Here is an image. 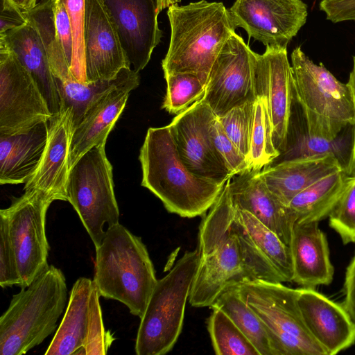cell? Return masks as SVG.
<instances>
[{"label": "cell", "mask_w": 355, "mask_h": 355, "mask_svg": "<svg viewBox=\"0 0 355 355\" xmlns=\"http://www.w3.org/2000/svg\"><path fill=\"white\" fill-rule=\"evenodd\" d=\"M141 186L166 209L184 218L204 215L217 200L225 182L199 177L182 161L168 126L148 128L139 156Z\"/></svg>", "instance_id": "cell-1"}, {"label": "cell", "mask_w": 355, "mask_h": 355, "mask_svg": "<svg viewBox=\"0 0 355 355\" xmlns=\"http://www.w3.org/2000/svg\"><path fill=\"white\" fill-rule=\"evenodd\" d=\"M167 15L171 40L162 62L164 76L189 72L207 81L218 55L235 33L229 10L222 2L200 0L171 5Z\"/></svg>", "instance_id": "cell-2"}, {"label": "cell", "mask_w": 355, "mask_h": 355, "mask_svg": "<svg viewBox=\"0 0 355 355\" xmlns=\"http://www.w3.org/2000/svg\"><path fill=\"white\" fill-rule=\"evenodd\" d=\"M95 249L93 282L100 295L123 303L141 318L157 282L141 237L118 223L106 228Z\"/></svg>", "instance_id": "cell-3"}, {"label": "cell", "mask_w": 355, "mask_h": 355, "mask_svg": "<svg viewBox=\"0 0 355 355\" xmlns=\"http://www.w3.org/2000/svg\"><path fill=\"white\" fill-rule=\"evenodd\" d=\"M230 182L200 225L199 263L189 297L194 307L211 306L227 286L250 279L238 238L230 227Z\"/></svg>", "instance_id": "cell-4"}, {"label": "cell", "mask_w": 355, "mask_h": 355, "mask_svg": "<svg viewBox=\"0 0 355 355\" xmlns=\"http://www.w3.org/2000/svg\"><path fill=\"white\" fill-rule=\"evenodd\" d=\"M67 300L63 272L53 265L14 295L0 317V354L22 355L57 328Z\"/></svg>", "instance_id": "cell-5"}, {"label": "cell", "mask_w": 355, "mask_h": 355, "mask_svg": "<svg viewBox=\"0 0 355 355\" xmlns=\"http://www.w3.org/2000/svg\"><path fill=\"white\" fill-rule=\"evenodd\" d=\"M198 248L187 251L157 284L140 318L136 343L137 355L169 352L182 331L186 303L199 263Z\"/></svg>", "instance_id": "cell-6"}, {"label": "cell", "mask_w": 355, "mask_h": 355, "mask_svg": "<svg viewBox=\"0 0 355 355\" xmlns=\"http://www.w3.org/2000/svg\"><path fill=\"white\" fill-rule=\"evenodd\" d=\"M234 285L262 321L273 355H327L304 323L297 304L300 288L261 279Z\"/></svg>", "instance_id": "cell-7"}, {"label": "cell", "mask_w": 355, "mask_h": 355, "mask_svg": "<svg viewBox=\"0 0 355 355\" xmlns=\"http://www.w3.org/2000/svg\"><path fill=\"white\" fill-rule=\"evenodd\" d=\"M105 145L92 148L69 170L67 201L78 214L95 248L107 227L119 223V209L114 191L112 166Z\"/></svg>", "instance_id": "cell-8"}, {"label": "cell", "mask_w": 355, "mask_h": 355, "mask_svg": "<svg viewBox=\"0 0 355 355\" xmlns=\"http://www.w3.org/2000/svg\"><path fill=\"white\" fill-rule=\"evenodd\" d=\"M324 155H332L347 175H355V122L332 119L308 110L293 86L285 148L272 164Z\"/></svg>", "instance_id": "cell-9"}, {"label": "cell", "mask_w": 355, "mask_h": 355, "mask_svg": "<svg viewBox=\"0 0 355 355\" xmlns=\"http://www.w3.org/2000/svg\"><path fill=\"white\" fill-rule=\"evenodd\" d=\"M52 202L37 191H24L8 208L0 210L8 223L21 288L28 286L49 266L46 215Z\"/></svg>", "instance_id": "cell-10"}, {"label": "cell", "mask_w": 355, "mask_h": 355, "mask_svg": "<svg viewBox=\"0 0 355 355\" xmlns=\"http://www.w3.org/2000/svg\"><path fill=\"white\" fill-rule=\"evenodd\" d=\"M255 52L234 33L214 62L204 101L216 117L257 97Z\"/></svg>", "instance_id": "cell-11"}, {"label": "cell", "mask_w": 355, "mask_h": 355, "mask_svg": "<svg viewBox=\"0 0 355 355\" xmlns=\"http://www.w3.org/2000/svg\"><path fill=\"white\" fill-rule=\"evenodd\" d=\"M52 116L31 73L0 40V135L26 130Z\"/></svg>", "instance_id": "cell-12"}, {"label": "cell", "mask_w": 355, "mask_h": 355, "mask_svg": "<svg viewBox=\"0 0 355 355\" xmlns=\"http://www.w3.org/2000/svg\"><path fill=\"white\" fill-rule=\"evenodd\" d=\"M230 227L236 235L250 279L291 282L290 246L248 211L233 204Z\"/></svg>", "instance_id": "cell-13"}, {"label": "cell", "mask_w": 355, "mask_h": 355, "mask_svg": "<svg viewBox=\"0 0 355 355\" xmlns=\"http://www.w3.org/2000/svg\"><path fill=\"white\" fill-rule=\"evenodd\" d=\"M216 116L202 97L178 114L168 125L178 154L196 175L218 182L232 178L213 142L211 128Z\"/></svg>", "instance_id": "cell-14"}, {"label": "cell", "mask_w": 355, "mask_h": 355, "mask_svg": "<svg viewBox=\"0 0 355 355\" xmlns=\"http://www.w3.org/2000/svg\"><path fill=\"white\" fill-rule=\"evenodd\" d=\"M236 27L266 46L286 48L305 24L307 6L302 0H236L228 9Z\"/></svg>", "instance_id": "cell-15"}, {"label": "cell", "mask_w": 355, "mask_h": 355, "mask_svg": "<svg viewBox=\"0 0 355 355\" xmlns=\"http://www.w3.org/2000/svg\"><path fill=\"white\" fill-rule=\"evenodd\" d=\"M294 92L308 110L338 121L355 122L351 90L320 63L315 64L296 47L291 53Z\"/></svg>", "instance_id": "cell-16"}, {"label": "cell", "mask_w": 355, "mask_h": 355, "mask_svg": "<svg viewBox=\"0 0 355 355\" xmlns=\"http://www.w3.org/2000/svg\"><path fill=\"white\" fill-rule=\"evenodd\" d=\"M132 69L139 73L163 36L157 0H103Z\"/></svg>", "instance_id": "cell-17"}, {"label": "cell", "mask_w": 355, "mask_h": 355, "mask_svg": "<svg viewBox=\"0 0 355 355\" xmlns=\"http://www.w3.org/2000/svg\"><path fill=\"white\" fill-rule=\"evenodd\" d=\"M86 82L111 80L130 63L103 0H85Z\"/></svg>", "instance_id": "cell-18"}, {"label": "cell", "mask_w": 355, "mask_h": 355, "mask_svg": "<svg viewBox=\"0 0 355 355\" xmlns=\"http://www.w3.org/2000/svg\"><path fill=\"white\" fill-rule=\"evenodd\" d=\"M48 124V139L42 157L24 190L37 191L52 202L67 201L69 158L73 132L71 109L60 108Z\"/></svg>", "instance_id": "cell-19"}, {"label": "cell", "mask_w": 355, "mask_h": 355, "mask_svg": "<svg viewBox=\"0 0 355 355\" xmlns=\"http://www.w3.org/2000/svg\"><path fill=\"white\" fill-rule=\"evenodd\" d=\"M255 74L267 100L273 143L281 154L285 148L293 94V71L286 48L266 46L263 53H256Z\"/></svg>", "instance_id": "cell-20"}, {"label": "cell", "mask_w": 355, "mask_h": 355, "mask_svg": "<svg viewBox=\"0 0 355 355\" xmlns=\"http://www.w3.org/2000/svg\"><path fill=\"white\" fill-rule=\"evenodd\" d=\"M297 304L308 330L327 355L336 354L355 343V322L342 304L315 288L302 287Z\"/></svg>", "instance_id": "cell-21"}, {"label": "cell", "mask_w": 355, "mask_h": 355, "mask_svg": "<svg viewBox=\"0 0 355 355\" xmlns=\"http://www.w3.org/2000/svg\"><path fill=\"white\" fill-rule=\"evenodd\" d=\"M260 171H246L230 179L232 202L254 216L289 246L295 218L289 207L269 190Z\"/></svg>", "instance_id": "cell-22"}, {"label": "cell", "mask_w": 355, "mask_h": 355, "mask_svg": "<svg viewBox=\"0 0 355 355\" xmlns=\"http://www.w3.org/2000/svg\"><path fill=\"white\" fill-rule=\"evenodd\" d=\"M293 266V282L302 288L329 285L334 269L328 241L318 222L295 223L290 241Z\"/></svg>", "instance_id": "cell-23"}, {"label": "cell", "mask_w": 355, "mask_h": 355, "mask_svg": "<svg viewBox=\"0 0 355 355\" xmlns=\"http://www.w3.org/2000/svg\"><path fill=\"white\" fill-rule=\"evenodd\" d=\"M132 83L116 87L95 101L73 129L70 150L69 169L92 148L105 145L107 136L127 103L130 92L139 86Z\"/></svg>", "instance_id": "cell-24"}, {"label": "cell", "mask_w": 355, "mask_h": 355, "mask_svg": "<svg viewBox=\"0 0 355 355\" xmlns=\"http://www.w3.org/2000/svg\"><path fill=\"white\" fill-rule=\"evenodd\" d=\"M48 121L26 130L0 135V183H26L37 168L48 139Z\"/></svg>", "instance_id": "cell-25"}, {"label": "cell", "mask_w": 355, "mask_h": 355, "mask_svg": "<svg viewBox=\"0 0 355 355\" xmlns=\"http://www.w3.org/2000/svg\"><path fill=\"white\" fill-rule=\"evenodd\" d=\"M27 20L26 24L19 27L0 33V40L31 73L53 116L60 110L56 79L39 32L35 25Z\"/></svg>", "instance_id": "cell-26"}, {"label": "cell", "mask_w": 355, "mask_h": 355, "mask_svg": "<svg viewBox=\"0 0 355 355\" xmlns=\"http://www.w3.org/2000/svg\"><path fill=\"white\" fill-rule=\"evenodd\" d=\"M340 170L332 155L285 161L263 168L260 174L269 190L284 205L320 179Z\"/></svg>", "instance_id": "cell-27"}, {"label": "cell", "mask_w": 355, "mask_h": 355, "mask_svg": "<svg viewBox=\"0 0 355 355\" xmlns=\"http://www.w3.org/2000/svg\"><path fill=\"white\" fill-rule=\"evenodd\" d=\"M93 280L78 278L73 285L63 318L45 355H73L84 347L89 322V302Z\"/></svg>", "instance_id": "cell-28"}, {"label": "cell", "mask_w": 355, "mask_h": 355, "mask_svg": "<svg viewBox=\"0 0 355 355\" xmlns=\"http://www.w3.org/2000/svg\"><path fill=\"white\" fill-rule=\"evenodd\" d=\"M349 177L339 171L297 194L288 204L295 223H319L327 218L341 196Z\"/></svg>", "instance_id": "cell-29"}, {"label": "cell", "mask_w": 355, "mask_h": 355, "mask_svg": "<svg viewBox=\"0 0 355 355\" xmlns=\"http://www.w3.org/2000/svg\"><path fill=\"white\" fill-rule=\"evenodd\" d=\"M60 108L69 107L73 114V129L80 122L87 109L110 90L126 84L140 83L139 73L132 68L123 69L111 79L92 83L77 80L60 82L56 80Z\"/></svg>", "instance_id": "cell-30"}, {"label": "cell", "mask_w": 355, "mask_h": 355, "mask_svg": "<svg viewBox=\"0 0 355 355\" xmlns=\"http://www.w3.org/2000/svg\"><path fill=\"white\" fill-rule=\"evenodd\" d=\"M210 307L224 311L252 342L259 355H273L262 321L248 306L234 284L227 286Z\"/></svg>", "instance_id": "cell-31"}, {"label": "cell", "mask_w": 355, "mask_h": 355, "mask_svg": "<svg viewBox=\"0 0 355 355\" xmlns=\"http://www.w3.org/2000/svg\"><path fill=\"white\" fill-rule=\"evenodd\" d=\"M24 13L39 32L55 79L60 82L75 79L56 33L52 0H43Z\"/></svg>", "instance_id": "cell-32"}, {"label": "cell", "mask_w": 355, "mask_h": 355, "mask_svg": "<svg viewBox=\"0 0 355 355\" xmlns=\"http://www.w3.org/2000/svg\"><path fill=\"white\" fill-rule=\"evenodd\" d=\"M256 89L249 171H261L272 164L280 155L273 143L272 125L267 100L257 82Z\"/></svg>", "instance_id": "cell-33"}, {"label": "cell", "mask_w": 355, "mask_h": 355, "mask_svg": "<svg viewBox=\"0 0 355 355\" xmlns=\"http://www.w3.org/2000/svg\"><path fill=\"white\" fill-rule=\"evenodd\" d=\"M212 309L207 329L216 354L259 355L252 342L224 311Z\"/></svg>", "instance_id": "cell-34"}, {"label": "cell", "mask_w": 355, "mask_h": 355, "mask_svg": "<svg viewBox=\"0 0 355 355\" xmlns=\"http://www.w3.org/2000/svg\"><path fill=\"white\" fill-rule=\"evenodd\" d=\"M166 93L162 108L171 114H179L200 99L207 81L198 75L180 72L164 76Z\"/></svg>", "instance_id": "cell-35"}, {"label": "cell", "mask_w": 355, "mask_h": 355, "mask_svg": "<svg viewBox=\"0 0 355 355\" xmlns=\"http://www.w3.org/2000/svg\"><path fill=\"white\" fill-rule=\"evenodd\" d=\"M254 102L248 101L237 105L217 117L225 134L246 159L248 165Z\"/></svg>", "instance_id": "cell-36"}, {"label": "cell", "mask_w": 355, "mask_h": 355, "mask_svg": "<svg viewBox=\"0 0 355 355\" xmlns=\"http://www.w3.org/2000/svg\"><path fill=\"white\" fill-rule=\"evenodd\" d=\"M67 10L72 33L71 72L76 80L86 82L85 58V0H61Z\"/></svg>", "instance_id": "cell-37"}, {"label": "cell", "mask_w": 355, "mask_h": 355, "mask_svg": "<svg viewBox=\"0 0 355 355\" xmlns=\"http://www.w3.org/2000/svg\"><path fill=\"white\" fill-rule=\"evenodd\" d=\"M328 217L329 226L339 234L344 244L355 243V175L349 178Z\"/></svg>", "instance_id": "cell-38"}, {"label": "cell", "mask_w": 355, "mask_h": 355, "mask_svg": "<svg viewBox=\"0 0 355 355\" xmlns=\"http://www.w3.org/2000/svg\"><path fill=\"white\" fill-rule=\"evenodd\" d=\"M100 296L94 284L89 302L87 334L83 347L86 355L106 354L115 339L112 334L105 329L100 304Z\"/></svg>", "instance_id": "cell-39"}, {"label": "cell", "mask_w": 355, "mask_h": 355, "mask_svg": "<svg viewBox=\"0 0 355 355\" xmlns=\"http://www.w3.org/2000/svg\"><path fill=\"white\" fill-rule=\"evenodd\" d=\"M211 135L220 159L232 177L249 171L246 159L227 136L217 117L212 123Z\"/></svg>", "instance_id": "cell-40"}, {"label": "cell", "mask_w": 355, "mask_h": 355, "mask_svg": "<svg viewBox=\"0 0 355 355\" xmlns=\"http://www.w3.org/2000/svg\"><path fill=\"white\" fill-rule=\"evenodd\" d=\"M17 261L6 218L0 215V286H20Z\"/></svg>", "instance_id": "cell-41"}, {"label": "cell", "mask_w": 355, "mask_h": 355, "mask_svg": "<svg viewBox=\"0 0 355 355\" xmlns=\"http://www.w3.org/2000/svg\"><path fill=\"white\" fill-rule=\"evenodd\" d=\"M52 3L56 33L71 70L73 40L69 15L61 0H52Z\"/></svg>", "instance_id": "cell-42"}, {"label": "cell", "mask_w": 355, "mask_h": 355, "mask_svg": "<svg viewBox=\"0 0 355 355\" xmlns=\"http://www.w3.org/2000/svg\"><path fill=\"white\" fill-rule=\"evenodd\" d=\"M320 9L333 23L355 21V0H322Z\"/></svg>", "instance_id": "cell-43"}, {"label": "cell", "mask_w": 355, "mask_h": 355, "mask_svg": "<svg viewBox=\"0 0 355 355\" xmlns=\"http://www.w3.org/2000/svg\"><path fill=\"white\" fill-rule=\"evenodd\" d=\"M27 22L24 11L10 0H1L0 33L19 27Z\"/></svg>", "instance_id": "cell-44"}, {"label": "cell", "mask_w": 355, "mask_h": 355, "mask_svg": "<svg viewBox=\"0 0 355 355\" xmlns=\"http://www.w3.org/2000/svg\"><path fill=\"white\" fill-rule=\"evenodd\" d=\"M343 293L342 305L355 322V254L346 270Z\"/></svg>", "instance_id": "cell-45"}, {"label": "cell", "mask_w": 355, "mask_h": 355, "mask_svg": "<svg viewBox=\"0 0 355 355\" xmlns=\"http://www.w3.org/2000/svg\"><path fill=\"white\" fill-rule=\"evenodd\" d=\"M16 6L24 12L33 9L37 5V0H10Z\"/></svg>", "instance_id": "cell-46"}, {"label": "cell", "mask_w": 355, "mask_h": 355, "mask_svg": "<svg viewBox=\"0 0 355 355\" xmlns=\"http://www.w3.org/2000/svg\"><path fill=\"white\" fill-rule=\"evenodd\" d=\"M347 84L351 90L355 105V56L353 58V68Z\"/></svg>", "instance_id": "cell-47"}, {"label": "cell", "mask_w": 355, "mask_h": 355, "mask_svg": "<svg viewBox=\"0 0 355 355\" xmlns=\"http://www.w3.org/2000/svg\"><path fill=\"white\" fill-rule=\"evenodd\" d=\"M181 0H157V10L160 12L166 8L179 3Z\"/></svg>", "instance_id": "cell-48"}]
</instances>
